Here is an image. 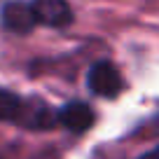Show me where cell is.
<instances>
[{
    "label": "cell",
    "instance_id": "277c9868",
    "mask_svg": "<svg viewBox=\"0 0 159 159\" xmlns=\"http://www.w3.org/2000/svg\"><path fill=\"white\" fill-rule=\"evenodd\" d=\"M16 124L26 126V129H52L54 124H59V119L49 105H45L38 98H30L24 101V112H21Z\"/></svg>",
    "mask_w": 159,
    "mask_h": 159
},
{
    "label": "cell",
    "instance_id": "3957f363",
    "mask_svg": "<svg viewBox=\"0 0 159 159\" xmlns=\"http://www.w3.org/2000/svg\"><path fill=\"white\" fill-rule=\"evenodd\" d=\"M0 21H2V26H5L7 30H12V33H30V30L35 28V14H33V7L28 5V2H21V0H12V2H7L5 7H2V14H0Z\"/></svg>",
    "mask_w": 159,
    "mask_h": 159
},
{
    "label": "cell",
    "instance_id": "5b68a950",
    "mask_svg": "<svg viewBox=\"0 0 159 159\" xmlns=\"http://www.w3.org/2000/svg\"><path fill=\"white\" fill-rule=\"evenodd\" d=\"M56 119L68 131L82 134V131L91 129V124H94V110L87 103H82V101H73L66 108H61V112H56Z\"/></svg>",
    "mask_w": 159,
    "mask_h": 159
},
{
    "label": "cell",
    "instance_id": "6da1fadb",
    "mask_svg": "<svg viewBox=\"0 0 159 159\" xmlns=\"http://www.w3.org/2000/svg\"><path fill=\"white\" fill-rule=\"evenodd\" d=\"M87 84L94 91L96 96H105V98H112L122 91L124 82H122V75H119L117 66H112L110 61H96L89 68L87 75Z\"/></svg>",
    "mask_w": 159,
    "mask_h": 159
},
{
    "label": "cell",
    "instance_id": "8992f818",
    "mask_svg": "<svg viewBox=\"0 0 159 159\" xmlns=\"http://www.w3.org/2000/svg\"><path fill=\"white\" fill-rule=\"evenodd\" d=\"M24 101L16 96L14 91L0 89V122H19L21 112H24Z\"/></svg>",
    "mask_w": 159,
    "mask_h": 159
},
{
    "label": "cell",
    "instance_id": "52a82bcc",
    "mask_svg": "<svg viewBox=\"0 0 159 159\" xmlns=\"http://www.w3.org/2000/svg\"><path fill=\"white\" fill-rule=\"evenodd\" d=\"M138 159H159V148H154V150H150V152L140 154Z\"/></svg>",
    "mask_w": 159,
    "mask_h": 159
},
{
    "label": "cell",
    "instance_id": "7a4b0ae2",
    "mask_svg": "<svg viewBox=\"0 0 159 159\" xmlns=\"http://www.w3.org/2000/svg\"><path fill=\"white\" fill-rule=\"evenodd\" d=\"M30 7H33L35 21L52 28H61L73 21V10L66 0H33Z\"/></svg>",
    "mask_w": 159,
    "mask_h": 159
}]
</instances>
